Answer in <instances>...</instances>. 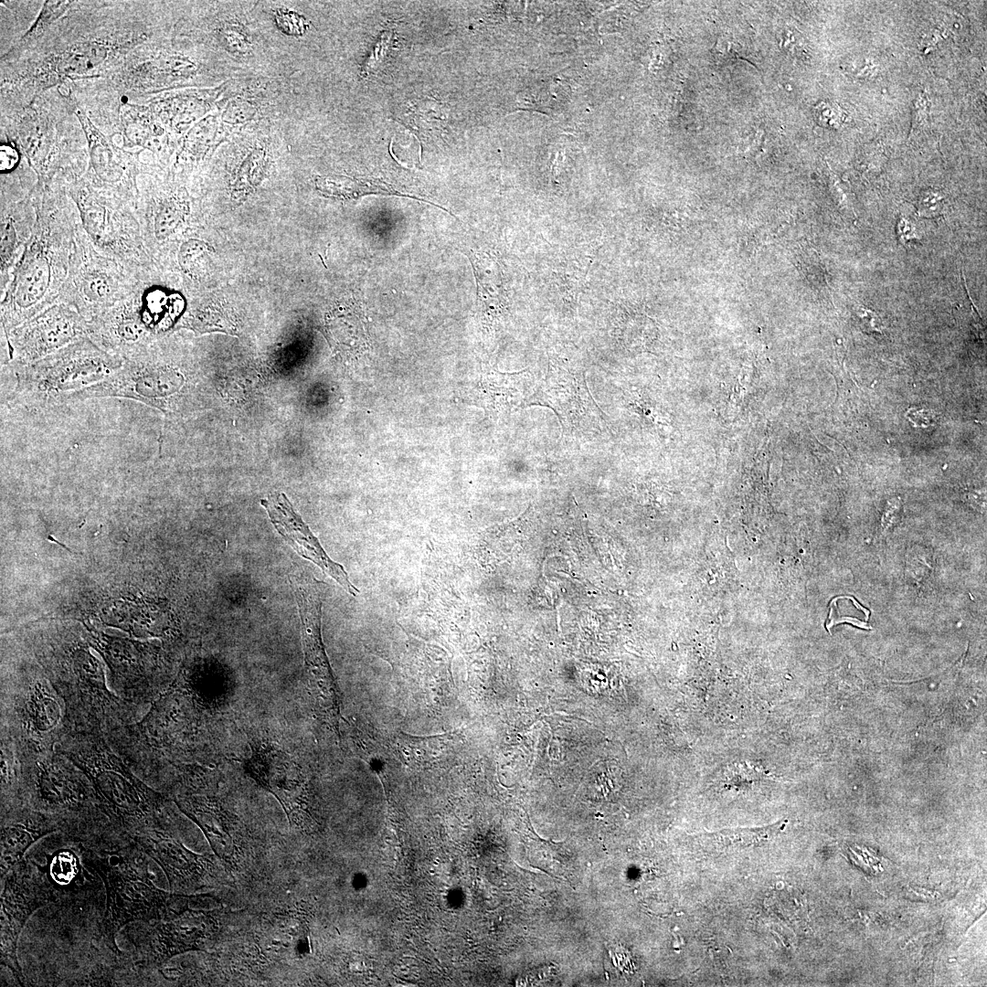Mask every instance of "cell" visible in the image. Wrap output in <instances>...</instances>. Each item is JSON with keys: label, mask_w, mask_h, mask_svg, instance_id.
Masks as SVG:
<instances>
[{"label": "cell", "mask_w": 987, "mask_h": 987, "mask_svg": "<svg viewBox=\"0 0 987 987\" xmlns=\"http://www.w3.org/2000/svg\"><path fill=\"white\" fill-rule=\"evenodd\" d=\"M786 822V820H781L764 827L726 829L705 836L718 848L743 849L771 840L785 827Z\"/></svg>", "instance_id": "cell-21"}, {"label": "cell", "mask_w": 987, "mask_h": 987, "mask_svg": "<svg viewBox=\"0 0 987 987\" xmlns=\"http://www.w3.org/2000/svg\"><path fill=\"white\" fill-rule=\"evenodd\" d=\"M296 600L302 623L304 661L311 681L319 688V695L330 689V669L321 638L322 601L318 589L311 585H295Z\"/></svg>", "instance_id": "cell-14"}, {"label": "cell", "mask_w": 987, "mask_h": 987, "mask_svg": "<svg viewBox=\"0 0 987 987\" xmlns=\"http://www.w3.org/2000/svg\"><path fill=\"white\" fill-rule=\"evenodd\" d=\"M77 115L89 141L90 163L93 170L102 181L109 183L119 181L123 174V168L121 163L117 161L107 140L90 124L84 114L78 112Z\"/></svg>", "instance_id": "cell-20"}, {"label": "cell", "mask_w": 987, "mask_h": 987, "mask_svg": "<svg viewBox=\"0 0 987 987\" xmlns=\"http://www.w3.org/2000/svg\"><path fill=\"white\" fill-rule=\"evenodd\" d=\"M106 50L96 44L77 45L62 55L58 63L61 73H82L97 66L105 58Z\"/></svg>", "instance_id": "cell-22"}, {"label": "cell", "mask_w": 987, "mask_h": 987, "mask_svg": "<svg viewBox=\"0 0 987 987\" xmlns=\"http://www.w3.org/2000/svg\"><path fill=\"white\" fill-rule=\"evenodd\" d=\"M77 767L59 751L36 761L33 792L40 806L49 811H76L89 799L87 787Z\"/></svg>", "instance_id": "cell-12"}, {"label": "cell", "mask_w": 987, "mask_h": 987, "mask_svg": "<svg viewBox=\"0 0 987 987\" xmlns=\"http://www.w3.org/2000/svg\"><path fill=\"white\" fill-rule=\"evenodd\" d=\"M21 716L28 734L46 738L55 733L62 723L61 698L47 681H36L26 691Z\"/></svg>", "instance_id": "cell-19"}, {"label": "cell", "mask_w": 987, "mask_h": 987, "mask_svg": "<svg viewBox=\"0 0 987 987\" xmlns=\"http://www.w3.org/2000/svg\"><path fill=\"white\" fill-rule=\"evenodd\" d=\"M547 407L558 419L562 432L586 436L606 428L605 415L591 396L585 372L569 364L550 360L546 377L525 403Z\"/></svg>", "instance_id": "cell-6"}, {"label": "cell", "mask_w": 987, "mask_h": 987, "mask_svg": "<svg viewBox=\"0 0 987 987\" xmlns=\"http://www.w3.org/2000/svg\"><path fill=\"white\" fill-rule=\"evenodd\" d=\"M856 316L864 332L867 334L882 333V321L874 311L860 307L856 311Z\"/></svg>", "instance_id": "cell-25"}, {"label": "cell", "mask_w": 987, "mask_h": 987, "mask_svg": "<svg viewBox=\"0 0 987 987\" xmlns=\"http://www.w3.org/2000/svg\"><path fill=\"white\" fill-rule=\"evenodd\" d=\"M58 829L54 818L27 811L18 813L1 826V877L22 861L26 851L38 839Z\"/></svg>", "instance_id": "cell-17"}, {"label": "cell", "mask_w": 987, "mask_h": 987, "mask_svg": "<svg viewBox=\"0 0 987 987\" xmlns=\"http://www.w3.org/2000/svg\"><path fill=\"white\" fill-rule=\"evenodd\" d=\"M58 751L82 771L99 805L122 826L143 830L164 804V797L137 778L102 738L80 737Z\"/></svg>", "instance_id": "cell-3"}, {"label": "cell", "mask_w": 987, "mask_h": 987, "mask_svg": "<svg viewBox=\"0 0 987 987\" xmlns=\"http://www.w3.org/2000/svg\"><path fill=\"white\" fill-rule=\"evenodd\" d=\"M843 622L850 623V624H852V625H854L855 627H858V628H861V629H864V630H871L872 629V627L870 625H868V623L866 621H861L858 619L853 618V617L837 616V615H835V614H833L832 612H829V616H828V619L826 621L825 627H826V629L828 631H830V629L832 627H833L834 625H837V624L843 623Z\"/></svg>", "instance_id": "cell-27"}, {"label": "cell", "mask_w": 987, "mask_h": 987, "mask_svg": "<svg viewBox=\"0 0 987 987\" xmlns=\"http://www.w3.org/2000/svg\"><path fill=\"white\" fill-rule=\"evenodd\" d=\"M246 769L253 779L272 793L291 822L299 824L306 812L305 781L299 765L284 751L260 741L251 746Z\"/></svg>", "instance_id": "cell-9"}, {"label": "cell", "mask_w": 987, "mask_h": 987, "mask_svg": "<svg viewBox=\"0 0 987 987\" xmlns=\"http://www.w3.org/2000/svg\"><path fill=\"white\" fill-rule=\"evenodd\" d=\"M260 503L276 530L300 556L317 565L346 592L357 595L359 590L349 580L344 567L329 557L285 494H276Z\"/></svg>", "instance_id": "cell-10"}, {"label": "cell", "mask_w": 987, "mask_h": 987, "mask_svg": "<svg viewBox=\"0 0 987 987\" xmlns=\"http://www.w3.org/2000/svg\"><path fill=\"white\" fill-rule=\"evenodd\" d=\"M32 234L1 301L5 335L60 301L80 228L66 213L38 205Z\"/></svg>", "instance_id": "cell-1"}, {"label": "cell", "mask_w": 987, "mask_h": 987, "mask_svg": "<svg viewBox=\"0 0 987 987\" xmlns=\"http://www.w3.org/2000/svg\"><path fill=\"white\" fill-rule=\"evenodd\" d=\"M533 379L528 370L502 373L484 370L474 387V400L488 415L495 417L525 408L532 395Z\"/></svg>", "instance_id": "cell-15"}, {"label": "cell", "mask_w": 987, "mask_h": 987, "mask_svg": "<svg viewBox=\"0 0 987 987\" xmlns=\"http://www.w3.org/2000/svg\"><path fill=\"white\" fill-rule=\"evenodd\" d=\"M327 184L334 186H341L336 187V191L334 192V194L339 196H359L369 194H382L408 196V195L398 192L391 186L379 180L353 181L350 179L343 180L342 178V180H336L335 184L330 181H327Z\"/></svg>", "instance_id": "cell-23"}, {"label": "cell", "mask_w": 987, "mask_h": 987, "mask_svg": "<svg viewBox=\"0 0 987 987\" xmlns=\"http://www.w3.org/2000/svg\"><path fill=\"white\" fill-rule=\"evenodd\" d=\"M122 363L84 337L35 362L9 366L16 383L6 404L33 411L65 403L67 397L104 380Z\"/></svg>", "instance_id": "cell-2"}, {"label": "cell", "mask_w": 987, "mask_h": 987, "mask_svg": "<svg viewBox=\"0 0 987 987\" xmlns=\"http://www.w3.org/2000/svg\"><path fill=\"white\" fill-rule=\"evenodd\" d=\"M939 201L940 202V196H935L933 193L927 194V196H924L921 199L919 211L923 212L925 215H931L932 206L934 214L938 213L939 210V208H940Z\"/></svg>", "instance_id": "cell-28"}, {"label": "cell", "mask_w": 987, "mask_h": 987, "mask_svg": "<svg viewBox=\"0 0 987 987\" xmlns=\"http://www.w3.org/2000/svg\"><path fill=\"white\" fill-rule=\"evenodd\" d=\"M1 172L11 171L19 161L18 152L11 145L4 143L0 148Z\"/></svg>", "instance_id": "cell-26"}, {"label": "cell", "mask_w": 987, "mask_h": 987, "mask_svg": "<svg viewBox=\"0 0 987 987\" xmlns=\"http://www.w3.org/2000/svg\"><path fill=\"white\" fill-rule=\"evenodd\" d=\"M92 867L101 876L106 889V909L102 922L109 947L118 949L115 936L125 925L172 918L188 907V897L171 894L156 887L147 874L123 862L111 865L97 860Z\"/></svg>", "instance_id": "cell-4"}, {"label": "cell", "mask_w": 987, "mask_h": 987, "mask_svg": "<svg viewBox=\"0 0 987 987\" xmlns=\"http://www.w3.org/2000/svg\"><path fill=\"white\" fill-rule=\"evenodd\" d=\"M175 802L202 830L217 855L230 862L236 850V829L228 812L216 801L204 796L178 798Z\"/></svg>", "instance_id": "cell-16"}, {"label": "cell", "mask_w": 987, "mask_h": 987, "mask_svg": "<svg viewBox=\"0 0 987 987\" xmlns=\"http://www.w3.org/2000/svg\"><path fill=\"white\" fill-rule=\"evenodd\" d=\"M5 876L1 894V965L8 967L22 984L16 950L21 930L34 910L49 901L48 886L24 861Z\"/></svg>", "instance_id": "cell-8"}, {"label": "cell", "mask_w": 987, "mask_h": 987, "mask_svg": "<svg viewBox=\"0 0 987 987\" xmlns=\"http://www.w3.org/2000/svg\"><path fill=\"white\" fill-rule=\"evenodd\" d=\"M214 922L202 911L186 909L164 920H155L141 939L143 960L159 964L174 955L201 949L210 936Z\"/></svg>", "instance_id": "cell-11"}, {"label": "cell", "mask_w": 987, "mask_h": 987, "mask_svg": "<svg viewBox=\"0 0 987 987\" xmlns=\"http://www.w3.org/2000/svg\"><path fill=\"white\" fill-rule=\"evenodd\" d=\"M468 256L476 281L482 322L490 328L504 313L508 305L503 271L492 254L471 251Z\"/></svg>", "instance_id": "cell-18"}, {"label": "cell", "mask_w": 987, "mask_h": 987, "mask_svg": "<svg viewBox=\"0 0 987 987\" xmlns=\"http://www.w3.org/2000/svg\"><path fill=\"white\" fill-rule=\"evenodd\" d=\"M143 268L98 249L81 227L60 301L75 308L88 322L125 299Z\"/></svg>", "instance_id": "cell-5"}, {"label": "cell", "mask_w": 987, "mask_h": 987, "mask_svg": "<svg viewBox=\"0 0 987 987\" xmlns=\"http://www.w3.org/2000/svg\"><path fill=\"white\" fill-rule=\"evenodd\" d=\"M69 2H46L44 7L39 15L38 19L35 25L30 28L27 35L22 38L23 41H28L36 37H38L45 27L49 25L56 17L62 14L63 10L67 7Z\"/></svg>", "instance_id": "cell-24"}, {"label": "cell", "mask_w": 987, "mask_h": 987, "mask_svg": "<svg viewBox=\"0 0 987 987\" xmlns=\"http://www.w3.org/2000/svg\"><path fill=\"white\" fill-rule=\"evenodd\" d=\"M5 336L7 365H26L87 337L88 322L75 308L59 301Z\"/></svg>", "instance_id": "cell-7"}, {"label": "cell", "mask_w": 987, "mask_h": 987, "mask_svg": "<svg viewBox=\"0 0 987 987\" xmlns=\"http://www.w3.org/2000/svg\"><path fill=\"white\" fill-rule=\"evenodd\" d=\"M133 840L139 850L163 868L172 889L196 887L205 878L207 864L204 857L194 854L167 833L141 830L135 833Z\"/></svg>", "instance_id": "cell-13"}]
</instances>
